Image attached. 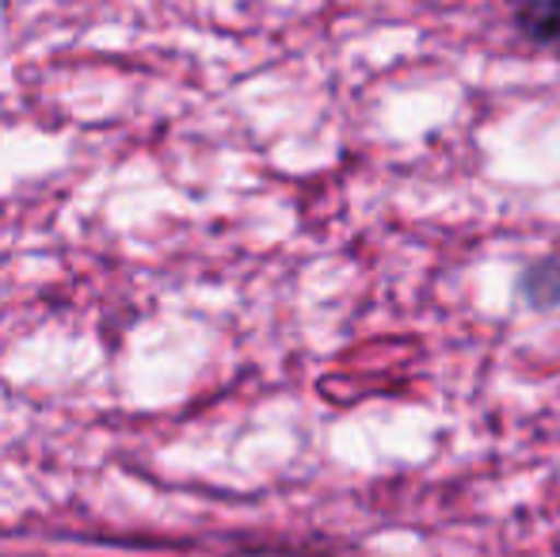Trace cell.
<instances>
[{
	"instance_id": "cell-1",
	"label": "cell",
	"mask_w": 560,
	"mask_h": 557,
	"mask_svg": "<svg viewBox=\"0 0 560 557\" xmlns=\"http://www.w3.org/2000/svg\"><path fill=\"white\" fill-rule=\"evenodd\" d=\"M515 27L526 43L560 54V0H523L515 12Z\"/></svg>"
},
{
	"instance_id": "cell-2",
	"label": "cell",
	"mask_w": 560,
	"mask_h": 557,
	"mask_svg": "<svg viewBox=\"0 0 560 557\" xmlns=\"http://www.w3.org/2000/svg\"><path fill=\"white\" fill-rule=\"evenodd\" d=\"M523 294L530 305H560V260H541L523 276Z\"/></svg>"
},
{
	"instance_id": "cell-3",
	"label": "cell",
	"mask_w": 560,
	"mask_h": 557,
	"mask_svg": "<svg viewBox=\"0 0 560 557\" xmlns=\"http://www.w3.org/2000/svg\"><path fill=\"white\" fill-rule=\"evenodd\" d=\"M236 557H325V554H313V550H275V546H267V550H248V554H236Z\"/></svg>"
}]
</instances>
